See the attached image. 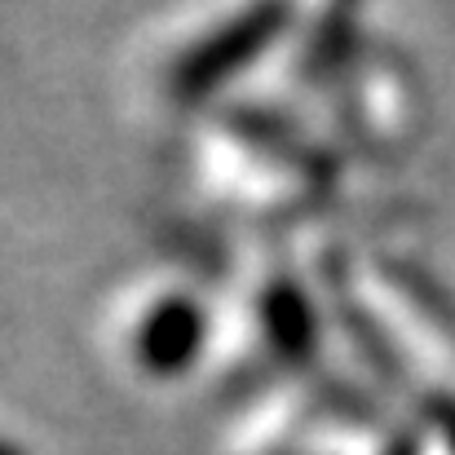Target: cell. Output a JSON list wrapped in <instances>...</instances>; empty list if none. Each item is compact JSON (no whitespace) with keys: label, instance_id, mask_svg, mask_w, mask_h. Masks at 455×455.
Masks as SVG:
<instances>
[{"label":"cell","instance_id":"cell-3","mask_svg":"<svg viewBox=\"0 0 455 455\" xmlns=\"http://www.w3.org/2000/svg\"><path fill=\"white\" fill-rule=\"evenodd\" d=\"M261 323H266L270 345L283 358H292V363L309 358V349H314V309H309L305 292L292 279H275L270 283V292L261 301Z\"/></svg>","mask_w":455,"mask_h":455},{"label":"cell","instance_id":"cell-5","mask_svg":"<svg viewBox=\"0 0 455 455\" xmlns=\"http://www.w3.org/2000/svg\"><path fill=\"white\" fill-rule=\"evenodd\" d=\"M380 455H420V434H411V429L389 434V443H385V451Z\"/></svg>","mask_w":455,"mask_h":455},{"label":"cell","instance_id":"cell-6","mask_svg":"<svg viewBox=\"0 0 455 455\" xmlns=\"http://www.w3.org/2000/svg\"><path fill=\"white\" fill-rule=\"evenodd\" d=\"M4 455H22V451H18V447H13V443H9V447H4Z\"/></svg>","mask_w":455,"mask_h":455},{"label":"cell","instance_id":"cell-2","mask_svg":"<svg viewBox=\"0 0 455 455\" xmlns=\"http://www.w3.org/2000/svg\"><path fill=\"white\" fill-rule=\"evenodd\" d=\"M204 331H208L204 309L190 297H164L151 305V314L142 318V327L133 336V358L159 380L181 376L195 363V354L204 349Z\"/></svg>","mask_w":455,"mask_h":455},{"label":"cell","instance_id":"cell-4","mask_svg":"<svg viewBox=\"0 0 455 455\" xmlns=\"http://www.w3.org/2000/svg\"><path fill=\"white\" fill-rule=\"evenodd\" d=\"M429 420H434V429L447 438V447L455 455V403H429Z\"/></svg>","mask_w":455,"mask_h":455},{"label":"cell","instance_id":"cell-1","mask_svg":"<svg viewBox=\"0 0 455 455\" xmlns=\"http://www.w3.org/2000/svg\"><path fill=\"white\" fill-rule=\"evenodd\" d=\"M279 22H283V4H279V0H261V4H252L248 13L230 18L217 36H208L204 44H195V49L177 62V71H172V93H181V98H204V93L217 89L235 67H243L248 58H257V53L266 49V40L279 31Z\"/></svg>","mask_w":455,"mask_h":455}]
</instances>
